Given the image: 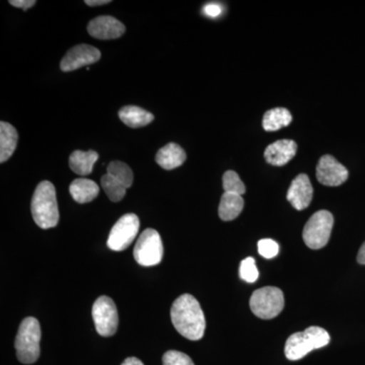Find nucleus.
<instances>
[{"mask_svg":"<svg viewBox=\"0 0 365 365\" xmlns=\"http://www.w3.org/2000/svg\"><path fill=\"white\" fill-rule=\"evenodd\" d=\"M173 325L182 337L192 341L202 339L205 333V316L198 300L191 294L178 297L170 309Z\"/></svg>","mask_w":365,"mask_h":365,"instance_id":"f257e3e1","label":"nucleus"},{"mask_svg":"<svg viewBox=\"0 0 365 365\" xmlns=\"http://www.w3.org/2000/svg\"><path fill=\"white\" fill-rule=\"evenodd\" d=\"M34 222L43 230L56 227L59 222L56 190L49 181L38 185L31 203Z\"/></svg>","mask_w":365,"mask_h":365,"instance_id":"f03ea898","label":"nucleus"},{"mask_svg":"<svg viewBox=\"0 0 365 365\" xmlns=\"http://www.w3.org/2000/svg\"><path fill=\"white\" fill-rule=\"evenodd\" d=\"M331 337L321 327H309L304 332L292 334L287 341L284 352L287 359L299 360L313 350L325 347L330 343Z\"/></svg>","mask_w":365,"mask_h":365,"instance_id":"7ed1b4c3","label":"nucleus"},{"mask_svg":"<svg viewBox=\"0 0 365 365\" xmlns=\"http://www.w3.org/2000/svg\"><path fill=\"white\" fill-rule=\"evenodd\" d=\"M41 326L39 321L29 317L21 322L14 347L16 356L24 364H33L40 356Z\"/></svg>","mask_w":365,"mask_h":365,"instance_id":"20e7f679","label":"nucleus"},{"mask_svg":"<svg viewBox=\"0 0 365 365\" xmlns=\"http://www.w3.org/2000/svg\"><path fill=\"white\" fill-rule=\"evenodd\" d=\"M334 217L330 211L319 210L306 223L302 232L304 244L312 250L324 248L330 240Z\"/></svg>","mask_w":365,"mask_h":365,"instance_id":"39448f33","label":"nucleus"},{"mask_svg":"<svg viewBox=\"0 0 365 365\" xmlns=\"http://www.w3.org/2000/svg\"><path fill=\"white\" fill-rule=\"evenodd\" d=\"M255 316L263 319L276 318L284 307V295L277 287H267L256 290L250 299Z\"/></svg>","mask_w":365,"mask_h":365,"instance_id":"423d86ee","label":"nucleus"},{"mask_svg":"<svg viewBox=\"0 0 365 365\" xmlns=\"http://www.w3.org/2000/svg\"><path fill=\"white\" fill-rule=\"evenodd\" d=\"M134 259L139 265L150 267L162 262L163 246L162 237L157 230L148 228L137 240L133 250Z\"/></svg>","mask_w":365,"mask_h":365,"instance_id":"0eeeda50","label":"nucleus"},{"mask_svg":"<svg viewBox=\"0 0 365 365\" xmlns=\"http://www.w3.org/2000/svg\"><path fill=\"white\" fill-rule=\"evenodd\" d=\"M91 314L98 335L111 337L117 332L119 316L114 300L105 295L98 297L93 304Z\"/></svg>","mask_w":365,"mask_h":365,"instance_id":"6e6552de","label":"nucleus"},{"mask_svg":"<svg viewBox=\"0 0 365 365\" xmlns=\"http://www.w3.org/2000/svg\"><path fill=\"white\" fill-rule=\"evenodd\" d=\"M140 222L138 216L128 213L120 218L110 232L107 245L113 251L121 252L128 248L138 234Z\"/></svg>","mask_w":365,"mask_h":365,"instance_id":"1a4fd4ad","label":"nucleus"},{"mask_svg":"<svg viewBox=\"0 0 365 365\" xmlns=\"http://www.w3.org/2000/svg\"><path fill=\"white\" fill-rule=\"evenodd\" d=\"M349 173L342 163L332 155H324L317 165V179L321 184L337 187L347 181Z\"/></svg>","mask_w":365,"mask_h":365,"instance_id":"9d476101","label":"nucleus"},{"mask_svg":"<svg viewBox=\"0 0 365 365\" xmlns=\"http://www.w3.org/2000/svg\"><path fill=\"white\" fill-rule=\"evenodd\" d=\"M101 58L100 50L91 45L81 44L71 48L60 62L62 71H76L81 67L96 63Z\"/></svg>","mask_w":365,"mask_h":365,"instance_id":"9b49d317","label":"nucleus"},{"mask_svg":"<svg viewBox=\"0 0 365 365\" xmlns=\"http://www.w3.org/2000/svg\"><path fill=\"white\" fill-rule=\"evenodd\" d=\"M126 31L121 21L110 16H98L90 21L88 32L91 37L98 40L118 39Z\"/></svg>","mask_w":365,"mask_h":365,"instance_id":"f8f14e48","label":"nucleus"},{"mask_svg":"<svg viewBox=\"0 0 365 365\" xmlns=\"http://www.w3.org/2000/svg\"><path fill=\"white\" fill-rule=\"evenodd\" d=\"M313 186L306 174H300L295 178L287 191L288 202L297 210H304L309 207L313 200Z\"/></svg>","mask_w":365,"mask_h":365,"instance_id":"ddd939ff","label":"nucleus"},{"mask_svg":"<svg viewBox=\"0 0 365 365\" xmlns=\"http://www.w3.org/2000/svg\"><path fill=\"white\" fill-rule=\"evenodd\" d=\"M297 153V144L289 139L276 141L266 148L264 157L266 162L275 167L287 165L295 157Z\"/></svg>","mask_w":365,"mask_h":365,"instance_id":"4468645a","label":"nucleus"},{"mask_svg":"<svg viewBox=\"0 0 365 365\" xmlns=\"http://www.w3.org/2000/svg\"><path fill=\"white\" fill-rule=\"evenodd\" d=\"M185 150L177 143H169L158 151L155 160L165 170H174L181 167L186 160Z\"/></svg>","mask_w":365,"mask_h":365,"instance_id":"2eb2a0df","label":"nucleus"},{"mask_svg":"<svg viewBox=\"0 0 365 365\" xmlns=\"http://www.w3.org/2000/svg\"><path fill=\"white\" fill-rule=\"evenodd\" d=\"M69 192L76 202L85 204L97 198L100 188H98L97 182L81 178V179L74 180L71 182Z\"/></svg>","mask_w":365,"mask_h":365,"instance_id":"dca6fc26","label":"nucleus"},{"mask_svg":"<svg viewBox=\"0 0 365 365\" xmlns=\"http://www.w3.org/2000/svg\"><path fill=\"white\" fill-rule=\"evenodd\" d=\"M19 134L13 125L1 121L0 123V163L11 158L18 145Z\"/></svg>","mask_w":365,"mask_h":365,"instance_id":"f3484780","label":"nucleus"},{"mask_svg":"<svg viewBox=\"0 0 365 365\" xmlns=\"http://www.w3.org/2000/svg\"><path fill=\"white\" fill-rule=\"evenodd\" d=\"M98 158V153L95 150H76L69 157V167L76 174L88 176L93 172V165Z\"/></svg>","mask_w":365,"mask_h":365,"instance_id":"a211bd4d","label":"nucleus"},{"mask_svg":"<svg viewBox=\"0 0 365 365\" xmlns=\"http://www.w3.org/2000/svg\"><path fill=\"white\" fill-rule=\"evenodd\" d=\"M119 117L126 126L131 128H140L150 124L155 119L151 113L136 106H126L119 111Z\"/></svg>","mask_w":365,"mask_h":365,"instance_id":"6ab92c4d","label":"nucleus"},{"mask_svg":"<svg viewBox=\"0 0 365 365\" xmlns=\"http://www.w3.org/2000/svg\"><path fill=\"white\" fill-rule=\"evenodd\" d=\"M244 205V199L241 195L225 192L220 199L218 215L223 222H230L241 215Z\"/></svg>","mask_w":365,"mask_h":365,"instance_id":"aec40b11","label":"nucleus"},{"mask_svg":"<svg viewBox=\"0 0 365 365\" xmlns=\"http://www.w3.org/2000/svg\"><path fill=\"white\" fill-rule=\"evenodd\" d=\"M292 116L285 108H275L269 110L263 117L264 130L273 132L279 130L292 123Z\"/></svg>","mask_w":365,"mask_h":365,"instance_id":"412c9836","label":"nucleus"},{"mask_svg":"<svg viewBox=\"0 0 365 365\" xmlns=\"http://www.w3.org/2000/svg\"><path fill=\"white\" fill-rule=\"evenodd\" d=\"M101 182H102L103 189L107 194L108 198L113 202H119L126 195V187L111 175H104L101 179Z\"/></svg>","mask_w":365,"mask_h":365,"instance_id":"4be33fe9","label":"nucleus"},{"mask_svg":"<svg viewBox=\"0 0 365 365\" xmlns=\"http://www.w3.org/2000/svg\"><path fill=\"white\" fill-rule=\"evenodd\" d=\"M107 174L111 175L121 184H123L127 189L130 188L133 184V172L130 167L125 163L119 162V160L110 163L107 168Z\"/></svg>","mask_w":365,"mask_h":365,"instance_id":"5701e85b","label":"nucleus"},{"mask_svg":"<svg viewBox=\"0 0 365 365\" xmlns=\"http://www.w3.org/2000/svg\"><path fill=\"white\" fill-rule=\"evenodd\" d=\"M222 186L225 192L227 193L237 194L241 196L246 193V186L235 170H227L225 173L222 177Z\"/></svg>","mask_w":365,"mask_h":365,"instance_id":"b1692460","label":"nucleus"},{"mask_svg":"<svg viewBox=\"0 0 365 365\" xmlns=\"http://www.w3.org/2000/svg\"><path fill=\"white\" fill-rule=\"evenodd\" d=\"M240 277L246 282L253 283L259 278V271L256 261L252 257L245 259L240 265Z\"/></svg>","mask_w":365,"mask_h":365,"instance_id":"393cba45","label":"nucleus"},{"mask_svg":"<svg viewBox=\"0 0 365 365\" xmlns=\"http://www.w3.org/2000/svg\"><path fill=\"white\" fill-rule=\"evenodd\" d=\"M163 365H194V362L185 353L170 350L163 354Z\"/></svg>","mask_w":365,"mask_h":365,"instance_id":"a878e982","label":"nucleus"},{"mask_svg":"<svg viewBox=\"0 0 365 365\" xmlns=\"http://www.w3.org/2000/svg\"><path fill=\"white\" fill-rule=\"evenodd\" d=\"M259 254L266 259H272L279 253V245L271 239L260 240L258 242Z\"/></svg>","mask_w":365,"mask_h":365,"instance_id":"bb28decb","label":"nucleus"},{"mask_svg":"<svg viewBox=\"0 0 365 365\" xmlns=\"http://www.w3.org/2000/svg\"><path fill=\"white\" fill-rule=\"evenodd\" d=\"M203 13L209 18H217L222 13V7L217 4H208L203 7Z\"/></svg>","mask_w":365,"mask_h":365,"instance_id":"cd10ccee","label":"nucleus"},{"mask_svg":"<svg viewBox=\"0 0 365 365\" xmlns=\"http://www.w3.org/2000/svg\"><path fill=\"white\" fill-rule=\"evenodd\" d=\"M9 4L14 7L28 11L29 9L35 6L36 1L35 0H11Z\"/></svg>","mask_w":365,"mask_h":365,"instance_id":"c85d7f7f","label":"nucleus"},{"mask_svg":"<svg viewBox=\"0 0 365 365\" xmlns=\"http://www.w3.org/2000/svg\"><path fill=\"white\" fill-rule=\"evenodd\" d=\"M110 0H86V4L88 6H105V4H109Z\"/></svg>","mask_w":365,"mask_h":365,"instance_id":"c756f323","label":"nucleus"},{"mask_svg":"<svg viewBox=\"0 0 365 365\" xmlns=\"http://www.w3.org/2000/svg\"><path fill=\"white\" fill-rule=\"evenodd\" d=\"M357 262L361 265H365V242L360 247L359 255H357Z\"/></svg>","mask_w":365,"mask_h":365,"instance_id":"7c9ffc66","label":"nucleus"},{"mask_svg":"<svg viewBox=\"0 0 365 365\" xmlns=\"http://www.w3.org/2000/svg\"><path fill=\"white\" fill-rule=\"evenodd\" d=\"M121 365H144L143 362L136 357H129V359H125L123 364Z\"/></svg>","mask_w":365,"mask_h":365,"instance_id":"2f4dec72","label":"nucleus"}]
</instances>
